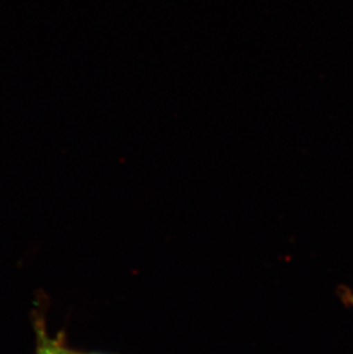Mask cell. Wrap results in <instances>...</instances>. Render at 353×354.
I'll return each instance as SVG.
<instances>
[{"instance_id": "obj_1", "label": "cell", "mask_w": 353, "mask_h": 354, "mask_svg": "<svg viewBox=\"0 0 353 354\" xmlns=\"http://www.w3.org/2000/svg\"><path fill=\"white\" fill-rule=\"evenodd\" d=\"M43 317H36L35 329L37 334L36 354H73L71 348L66 344V337L64 334L57 335L55 337H51L47 334L44 324Z\"/></svg>"}, {"instance_id": "obj_2", "label": "cell", "mask_w": 353, "mask_h": 354, "mask_svg": "<svg viewBox=\"0 0 353 354\" xmlns=\"http://www.w3.org/2000/svg\"><path fill=\"white\" fill-rule=\"evenodd\" d=\"M73 354H105V353H78V352H73Z\"/></svg>"}]
</instances>
